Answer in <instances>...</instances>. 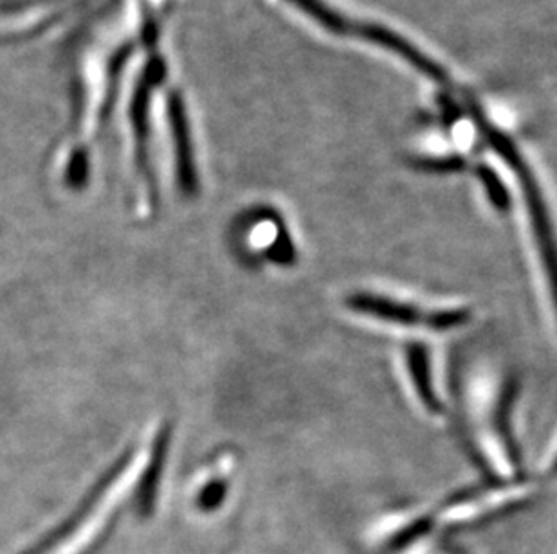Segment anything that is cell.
<instances>
[{"label":"cell","mask_w":557,"mask_h":554,"mask_svg":"<svg viewBox=\"0 0 557 554\" xmlns=\"http://www.w3.org/2000/svg\"><path fill=\"white\" fill-rule=\"evenodd\" d=\"M170 112H172L170 115H172L181 188L185 193L194 194L197 191V173H195L194 153H191V142H189L188 123H186L185 109H183L180 96L172 98Z\"/></svg>","instance_id":"3957f363"},{"label":"cell","mask_w":557,"mask_h":554,"mask_svg":"<svg viewBox=\"0 0 557 554\" xmlns=\"http://www.w3.org/2000/svg\"><path fill=\"white\" fill-rule=\"evenodd\" d=\"M406 358H408L411 380H413L417 394L424 403V407L430 413H441L442 403L438 402L435 389H433L432 366H430V355H428L426 348L422 344H411L406 351Z\"/></svg>","instance_id":"277c9868"},{"label":"cell","mask_w":557,"mask_h":554,"mask_svg":"<svg viewBox=\"0 0 557 554\" xmlns=\"http://www.w3.org/2000/svg\"><path fill=\"white\" fill-rule=\"evenodd\" d=\"M348 309L373 319L386 320L394 325L424 326L430 330L449 331L466 325L471 319L469 310H436L422 312L411 304L399 303L394 299L381 298L375 293H354L347 299Z\"/></svg>","instance_id":"6da1fadb"},{"label":"cell","mask_w":557,"mask_h":554,"mask_svg":"<svg viewBox=\"0 0 557 554\" xmlns=\"http://www.w3.org/2000/svg\"><path fill=\"white\" fill-rule=\"evenodd\" d=\"M553 474H554V476H557V457H556V459H554V463H553Z\"/></svg>","instance_id":"9c48e42d"},{"label":"cell","mask_w":557,"mask_h":554,"mask_svg":"<svg viewBox=\"0 0 557 554\" xmlns=\"http://www.w3.org/2000/svg\"><path fill=\"white\" fill-rule=\"evenodd\" d=\"M515 382H509L505 386L504 394H502V400H499L498 421L499 427H502V436L505 438V443H507V449H509V454L510 457H512V461H516V455L515 444L510 443L509 419L510 407H512V403H515Z\"/></svg>","instance_id":"52a82bcc"},{"label":"cell","mask_w":557,"mask_h":554,"mask_svg":"<svg viewBox=\"0 0 557 554\" xmlns=\"http://www.w3.org/2000/svg\"><path fill=\"white\" fill-rule=\"evenodd\" d=\"M479 177L480 180L484 182L485 189H487V194H490V200L493 202L496 210H509V193H507V189H505L504 184L499 182L498 175H496L491 167L482 166L479 167Z\"/></svg>","instance_id":"8992f818"},{"label":"cell","mask_w":557,"mask_h":554,"mask_svg":"<svg viewBox=\"0 0 557 554\" xmlns=\"http://www.w3.org/2000/svg\"><path fill=\"white\" fill-rule=\"evenodd\" d=\"M520 177L523 199H525L527 211L531 216L532 230L536 238L537 251L542 256L543 268L547 273L548 287L553 292L554 304L557 310V236L554 229L553 218L548 213L547 202L543 199L542 189L537 186L536 178L532 175L527 164L516 169Z\"/></svg>","instance_id":"7a4b0ae2"},{"label":"cell","mask_w":557,"mask_h":554,"mask_svg":"<svg viewBox=\"0 0 557 554\" xmlns=\"http://www.w3.org/2000/svg\"><path fill=\"white\" fill-rule=\"evenodd\" d=\"M161 440H159L158 449H156V455H153L152 465H150V470L147 471V477H145V481H143L141 487V502L145 504V509H150L153 502V493H156V484H158L159 471H161V466H163L164 459V450H166V443H169V436L166 432L159 436Z\"/></svg>","instance_id":"5b68a950"},{"label":"cell","mask_w":557,"mask_h":554,"mask_svg":"<svg viewBox=\"0 0 557 554\" xmlns=\"http://www.w3.org/2000/svg\"><path fill=\"white\" fill-rule=\"evenodd\" d=\"M224 493H226V482H211L210 487L206 488L200 495V506L206 509L215 507L224 499Z\"/></svg>","instance_id":"ba28073f"}]
</instances>
